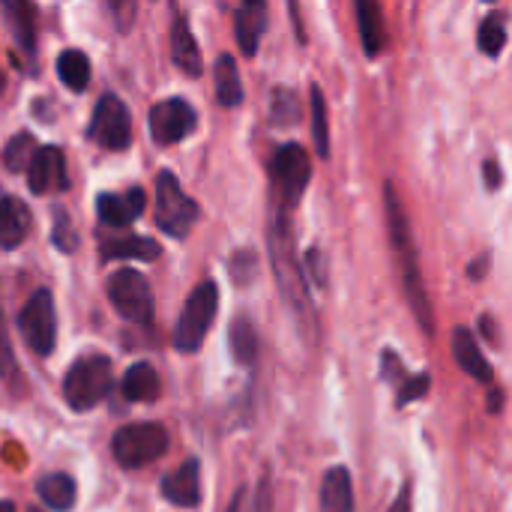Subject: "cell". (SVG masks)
Segmentation results:
<instances>
[{"instance_id":"obj_27","label":"cell","mask_w":512,"mask_h":512,"mask_svg":"<svg viewBox=\"0 0 512 512\" xmlns=\"http://www.w3.org/2000/svg\"><path fill=\"white\" fill-rule=\"evenodd\" d=\"M504 12H492L483 24H480V33H477V45L483 54L489 57H498L507 45V24H504Z\"/></svg>"},{"instance_id":"obj_35","label":"cell","mask_w":512,"mask_h":512,"mask_svg":"<svg viewBox=\"0 0 512 512\" xmlns=\"http://www.w3.org/2000/svg\"><path fill=\"white\" fill-rule=\"evenodd\" d=\"M483 168H486V171H483V174H486V186H489V189H498V186H501V171H498V162H486Z\"/></svg>"},{"instance_id":"obj_17","label":"cell","mask_w":512,"mask_h":512,"mask_svg":"<svg viewBox=\"0 0 512 512\" xmlns=\"http://www.w3.org/2000/svg\"><path fill=\"white\" fill-rule=\"evenodd\" d=\"M267 30V6L264 0H246V6L237 12V42L246 57L258 51V42Z\"/></svg>"},{"instance_id":"obj_20","label":"cell","mask_w":512,"mask_h":512,"mask_svg":"<svg viewBox=\"0 0 512 512\" xmlns=\"http://www.w3.org/2000/svg\"><path fill=\"white\" fill-rule=\"evenodd\" d=\"M357 21H360V39H363V51L369 57H378L384 48V15H381V3L378 0H357Z\"/></svg>"},{"instance_id":"obj_22","label":"cell","mask_w":512,"mask_h":512,"mask_svg":"<svg viewBox=\"0 0 512 512\" xmlns=\"http://www.w3.org/2000/svg\"><path fill=\"white\" fill-rule=\"evenodd\" d=\"M123 396L129 402H153L159 396V375L150 363H135L123 378Z\"/></svg>"},{"instance_id":"obj_8","label":"cell","mask_w":512,"mask_h":512,"mask_svg":"<svg viewBox=\"0 0 512 512\" xmlns=\"http://www.w3.org/2000/svg\"><path fill=\"white\" fill-rule=\"evenodd\" d=\"M18 330L27 342V348L39 357H48L57 339V318H54V300L51 291L39 288L18 315Z\"/></svg>"},{"instance_id":"obj_19","label":"cell","mask_w":512,"mask_h":512,"mask_svg":"<svg viewBox=\"0 0 512 512\" xmlns=\"http://www.w3.org/2000/svg\"><path fill=\"white\" fill-rule=\"evenodd\" d=\"M453 354H456V363L462 366V372H468L477 381H492V366L483 357V351L477 348V339L465 327H459L453 333Z\"/></svg>"},{"instance_id":"obj_33","label":"cell","mask_w":512,"mask_h":512,"mask_svg":"<svg viewBox=\"0 0 512 512\" xmlns=\"http://www.w3.org/2000/svg\"><path fill=\"white\" fill-rule=\"evenodd\" d=\"M54 246H60L63 252H72L75 249V231H72L66 213H57V222H54Z\"/></svg>"},{"instance_id":"obj_13","label":"cell","mask_w":512,"mask_h":512,"mask_svg":"<svg viewBox=\"0 0 512 512\" xmlns=\"http://www.w3.org/2000/svg\"><path fill=\"white\" fill-rule=\"evenodd\" d=\"M147 207V198L141 189H129L126 195H111V192H102L96 198V213L105 225H114V228H123L129 222H135Z\"/></svg>"},{"instance_id":"obj_11","label":"cell","mask_w":512,"mask_h":512,"mask_svg":"<svg viewBox=\"0 0 512 512\" xmlns=\"http://www.w3.org/2000/svg\"><path fill=\"white\" fill-rule=\"evenodd\" d=\"M195 123H198V114L189 102L183 99H165V102H156L150 108V135L156 144H177L183 141L186 135L195 132Z\"/></svg>"},{"instance_id":"obj_7","label":"cell","mask_w":512,"mask_h":512,"mask_svg":"<svg viewBox=\"0 0 512 512\" xmlns=\"http://www.w3.org/2000/svg\"><path fill=\"white\" fill-rule=\"evenodd\" d=\"M108 300L117 309L120 318H126L129 324L147 327L153 321V294L147 279L138 270H117L108 279Z\"/></svg>"},{"instance_id":"obj_32","label":"cell","mask_w":512,"mask_h":512,"mask_svg":"<svg viewBox=\"0 0 512 512\" xmlns=\"http://www.w3.org/2000/svg\"><path fill=\"white\" fill-rule=\"evenodd\" d=\"M429 375H417V378H405V384L399 387V405H408L414 399H420L429 390Z\"/></svg>"},{"instance_id":"obj_1","label":"cell","mask_w":512,"mask_h":512,"mask_svg":"<svg viewBox=\"0 0 512 512\" xmlns=\"http://www.w3.org/2000/svg\"><path fill=\"white\" fill-rule=\"evenodd\" d=\"M384 204H387L390 240H393V249H396V258H399V270H402V282H405L408 303H411L417 321L423 324V330L432 333V306H429V297H426V288H423V276H420V264H417L414 240H411V228H408V219H405V210H402V201H399L393 183L384 186Z\"/></svg>"},{"instance_id":"obj_15","label":"cell","mask_w":512,"mask_h":512,"mask_svg":"<svg viewBox=\"0 0 512 512\" xmlns=\"http://www.w3.org/2000/svg\"><path fill=\"white\" fill-rule=\"evenodd\" d=\"M318 504H321V512H354V486H351L348 468L336 465L324 474Z\"/></svg>"},{"instance_id":"obj_25","label":"cell","mask_w":512,"mask_h":512,"mask_svg":"<svg viewBox=\"0 0 512 512\" xmlns=\"http://www.w3.org/2000/svg\"><path fill=\"white\" fill-rule=\"evenodd\" d=\"M57 75L69 90H75V93L87 90V84H90V60H87V54H81L75 48H66L57 57Z\"/></svg>"},{"instance_id":"obj_3","label":"cell","mask_w":512,"mask_h":512,"mask_svg":"<svg viewBox=\"0 0 512 512\" xmlns=\"http://www.w3.org/2000/svg\"><path fill=\"white\" fill-rule=\"evenodd\" d=\"M111 384H114V378H111L108 357L90 354V357H81L78 363H72V369L66 372L63 396L72 411H90L99 402H105V396L111 393Z\"/></svg>"},{"instance_id":"obj_29","label":"cell","mask_w":512,"mask_h":512,"mask_svg":"<svg viewBox=\"0 0 512 512\" xmlns=\"http://www.w3.org/2000/svg\"><path fill=\"white\" fill-rule=\"evenodd\" d=\"M231 351L237 363H252L255 351H258V339H255V327L246 318H237L231 324Z\"/></svg>"},{"instance_id":"obj_26","label":"cell","mask_w":512,"mask_h":512,"mask_svg":"<svg viewBox=\"0 0 512 512\" xmlns=\"http://www.w3.org/2000/svg\"><path fill=\"white\" fill-rule=\"evenodd\" d=\"M6 6V15H9V24L21 42L24 51H33L36 45V27H33V3L30 0H3Z\"/></svg>"},{"instance_id":"obj_12","label":"cell","mask_w":512,"mask_h":512,"mask_svg":"<svg viewBox=\"0 0 512 512\" xmlns=\"http://www.w3.org/2000/svg\"><path fill=\"white\" fill-rule=\"evenodd\" d=\"M27 186L36 195H51L66 189L69 177H66V156L60 147H36L33 159L27 162Z\"/></svg>"},{"instance_id":"obj_18","label":"cell","mask_w":512,"mask_h":512,"mask_svg":"<svg viewBox=\"0 0 512 512\" xmlns=\"http://www.w3.org/2000/svg\"><path fill=\"white\" fill-rule=\"evenodd\" d=\"M171 54H174V63L189 75V78H198L201 75V48L186 24V18H177L174 27H171Z\"/></svg>"},{"instance_id":"obj_28","label":"cell","mask_w":512,"mask_h":512,"mask_svg":"<svg viewBox=\"0 0 512 512\" xmlns=\"http://www.w3.org/2000/svg\"><path fill=\"white\" fill-rule=\"evenodd\" d=\"M312 138L321 159L330 156V123H327V99L318 84H312Z\"/></svg>"},{"instance_id":"obj_10","label":"cell","mask_w":512,"mask_h":512,"mask_svg":"<svg viewBox=\"0 0 512 512\" xmlns=\"http://www.w3.org/2000/svg\"><path fill=\"white\" fill-rule=\"evenodd\" d=\"M312 177V162L309 153L300 144H282L273 156V180L282 192V201L291 207L300 201L306 183Z\"/></svg>"},{"instance_id":"obj_34","label":"cell","mask_w":512,"mask_h":512,"mask_svg":"<svg viewBox=\"0 0 512 512\" xmlns=\"http://www.w3.org/2000/svg\"><path fill=\"white\" fill-rule=\"evenodd\" d=\"M108 6H111L114 18L120 21V27H126L135 15V0H108Z\"/></svg>"},{"instance_id":"obj_24","label":"cell","mask_w":512,"mask_h":512,"mask_svg":"<svg viewBox=\"0 0 512 512\" xmlns=\"http://www.w3.org/2000/svg\"><path fill=\"white\" fill-rule=\"evenodd\" d=\"M159 243L147 240V237H117V240H105L102 243V258H138V261H153L159 258Z\"/></svg>"},{"instance_id":"obj_21","label":"cell","mask_w":512,"mask_h":512,"mask_svg":"<svg viewBox=\"0 0 512 512\" xmlns=\"http://www.w3.org/2000/svg\"><path fill=\"white\" fill-rule=\"evenodd\" d=\"M213 81H216V96L225 108H234L243 102V81H240V72H237V63L231 54H222L216 60Z\"/></svg>"},{"instance_id":"obj_9","label":"cell","mask_w":512,"mask_h":512,"mask_svg":"<svg viewBox=\"0 0 512 512\" xmlns=\"http://www.w3.org/2000/svg\"><path fill=\"white\" fill-rule=\"evenodd\" d=\"M90 138L105 150H126L129 147V138H132L129 111L117 96H102L96 102L93 120H90Z\"/></svg>"},{"instance_id":"obj_5","label":"cell","mask_w":512,"mask_h":512,"mask_svg":"<svg viewBox=\"0 0 512 512\" xmlns=\"http://www.w3.org/2000/svg\"><path fill=\"white\" fill-rule=\"evenodd\" d=\"M198 216V204L180 189L177 177L171 171H162L156 177V225L171 237H186Z\"/></svg>"},{"instance_id":"obj_6","label":"cell","mask_w":512,"mask_h":512,"mask_svg":"<svg viewBox=\"0 0 512 512\" xmlns=\"http://www.w3.org/2000/svg\"><path fill=\"white\" fill-rule=\"evenodd\" d=\"M114 459L123 465V468H144L156 459L165 456L168 450V432L156 423H138V426H123L117 435H114Z\"/></svg>"},{"instance_id":"obj_16","label":"cell","mask_w":512,"mask_h":512,"mask_svg":"<svg viewBox=\"0 0 512 512\" xmlns=\"http://www.w3.org/2000/svg\"><path fill=\"white\" fill-rule=\"evenodd\" d=\"M30 231V210L18 198H0V249H15Z\"/></svg>"},{"instance_id":"obj_31","label":"cell","mask_w":512,"mask_h":512,"mask_svg":"<svg viewBox=\"0 0 512 512\" xmlns=\"http://www.w3.org/2000/svg\"><path fill=\"white\" fill-rule=\"evenodd\" d=\"M33 153H36V141L30 135H15L3 150V162L9 171H24L27 162L33 159Z\"/></svg>"},{"instance_id":"obj_38","label":"cell","mask_w":512,"mask_h":512,"mask_svg":"<svg viewBox=\"0 0 512 512\" xmlns=\"http://www.w3.org/2000/svg\"><path fill=\"white\" fill-rule=\"evenodd\" d=\"M0 87H3V72H0Z\"/></svg>"},{"instance_id":"obj_23","label":"cell","mask_w":512,"mask_h":512,"mask_svg":"<svg viewBox=\"0 0 512 512\" xmlns=\"http://www.w3.org/2000/svg\"><path fill=\"white\" fill-rule=\"evenodd\" d=\"M75 480L69 474H48L39 480V498L57 512H66L75 507Z\"/></svg>"},{"instance_id":"obj_39","label":"cell","mask_w":512,"mask_h":512,"mask_svg":"<svg viewBox=\"0 0 512 512\" xmlns=\"http://www.w3.org/2000/svg\"><path fill=\"white\" fill-rule=\"evenodd\" d=\"M30 512H39V510H30Z\"/></svg>"},{"instance_id":"obj_30","label":"cell","mask_w":512,"mask_h":512,"mask_svg":"<svg viewBox=\"0 0 512 512\" xmlns=\"http://www.w3.org/2000/svg\"><path fill=\"white\" fill-rule=\"evenodd\" d=\"M270 114H273L276 126H294V123H297V117H300V105H297V96H294V90H288V87H279V90H273Z\"/></svg>"},{"instance_id":"obj_36","label":"cell","mask_w":512,"mask_h":512,"mask_svg":"<svg viewBox=\"0 0 512 512\" xmlns=\"http://www.w3.org/2000/svg\"><path fill=\"white\" fill-rule=\"evenodd\" d=\"M390 512H411V486H405L396 498V504L390 507Z\"/></svg>"},{"instance_id":"obj_4","label":"cell","mask_w":512,"mask_h":512,"mask_svg":"<svg viewBox=\"0 0 512 512\" xmlns=\"http://www.w3.org/2000/svg\"><path fill=\"white\" fill-rule=\"evenodd\" d=\"M216 309H219L216 282H201L189 294V300H186V306L180 312V321L174 327V348L183 351V354H195L201 348V342L207 339V333H210Z\"/></svg>"},{"instance_id":"obj_2","label":"cell","mask_w":512,"mask_h":512,"mask_svg":"<svg viewBox=\"0 0 512 512\" xmlns=\"http://www.w3.org/2000/svg\"><path fill=\"white\" fill-rule=\"evenodd\" d=\"M270 255H273V270L279 279V288L288 300V306L294 309V315L300 321H309V294L303 285V273L297 267V255H294V243H291V231H288V219L279 213L273 231H270Z\"/></svg>"},{"instance_id":"obj_37","label":"cell","mask_w":512,"mask_h":512,"mask_svg":"<svg viewBox=\"0 0 512 512\" xmlns=\"http://www.w3.org/2000/svg\"><path fill=\"white\" fill-rule=\"evenodd\" d=\"M0 512H15V507L9 501H0Z\"/></svg>"},{"instance_id":"obj_14","label":"cell","mask_w":512,"mask_h":512,"mask_svg":"<svg viewBox=\"0 0 512 512\" xmlns=\"http://www.w3.org/2000/svg\"><path fill=\"white\" fill-rule=\"evenodd\" d=\"M162 495L168 504L183 507V510H195L201 501V486H198V462L189 459L183 462L174 474H168L162 480Z\"/></svg>"}]
</instances>
